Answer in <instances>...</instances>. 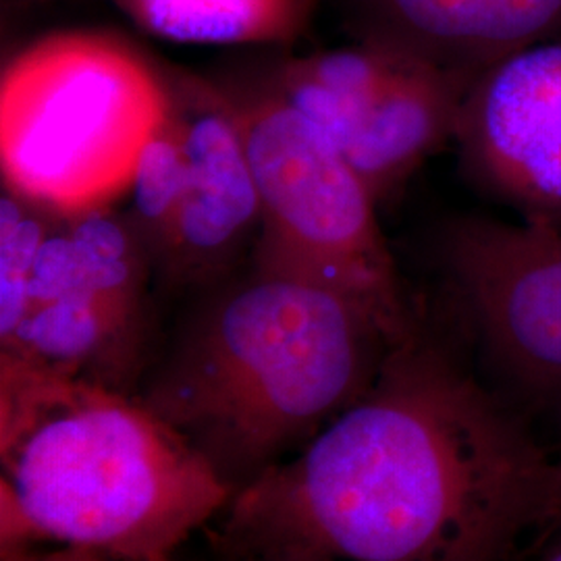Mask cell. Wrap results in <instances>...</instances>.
<instances>
[{
  "instance_id": "cell-1",
  "label": "cell",
  "mask_w": 561,
  "mask_h": 561,
  "mask_svg": "<svg viewBox=\"0 0 561 561\" xmlns=\"http://www.w3.org/2000/svg\"><path fill=\"white\" fill-rule=\"evenodd\" d=\"M553 461L421 327L366 393L236 491L231 561H503L547 526Z\"/></svg>"
},
{
  "instance_id": "cell-2",
  "label": "cell",
  "mask_w": 561,
  "mask_h": 561,
  "mask_svg": "<svg viewBox=\"0 0 561 561\" xmlns=\"http://www.w3.org/2000/svg\"><path fill=\"white\" fill-rule=\"evenodd\" d=\"M233 495L140 396L0 356V553L175 561Z\"/></svg>"
},
{
  "instance_id": "cell-3",
  "label": "cell",
  "mask_w": 561,
  "mask_h": 561,
  "mask_svg": "<svg viewBox=\"0 0 561 561\" xmlns=\"http://www.w3.org/2000/svg\"><path fill=\"white\" fill-rule=\"evenodd\" d=\"M210 289L140 398L233 491L364 396L414 333L335 289L254 264Z\"/></svg>"
},
{
  "instance_id": "cell-4",
  "label": "cell",
  "mask_w": 561,
  "mask_h": 561,
  "mask_svg": "<svg viewBox=\"0 0 561 561\" xmlns=\"http://www.w3.org/2000/svg\"><path fill=\"white\" fill-rule=\"evenodd\" d=\"M171 108L169 76L119 36L65 30L7 60L4 190L55 217L117 208Z\"/></svg>"
},
{
  "instance_id": "cell-5",
  "label": "cell",
  "mask_w": 561,
  "mask_h": 561,
  "mask_svg": "<svg viewBox=\"0 0 561 561\" xmlns=\"http://www.w3.org/2000/svg\"><path fill=\"white\" fill-rule=\"evenodd\" d=\"M221 85L261 194L254 266L362 301L403 335L416 331L379 227V204L340 150L264 76Z\"/></svg>"
},
{
  "instance_id": "cell-6",
  "label": "cell",
  "mask_w": 561,
  "mask_h": 561,
  "mask_svg": "<svg viewBox=\"0 0 561 561\" xmlns=\"http://www.w3.org/2000/svg\"><path fill=\"white\" fill-rule=\"evenodd\" d=\"M154 266L117 208L57 217L0 356L131 393L150 343Z\"/></svg>"
},
{
  "instance_id": "cell-7",
  "label": "cell",
  "mask_w": 561,
  "mask_h": 561,
  "mask_svg": "<svg viewBox=\"0 0 561 561\" xmlns=\"http://www.w3.org/2000/svg\"><path fill=\"white\" fill-rule=\"evenodd\" d=\"M264 80L321 129L381 204L456 140L477 78L360 41L283 60Z\"/></svg>"
},
{
  "instance_id": "cell-8",
  "label": "cell",
  "mask_w": 561,
  "mask_h": 561,
  "mask_svg": "<svg viewBox=\"0 0 561 561\" xmlns=\"http://www.w3.org/2000/svg\"><path fill=\"white\" fill-rule=\"evenodd\" d=\"M437 259L489 358L526 391L561 400V229L458 217Z\"/></svg>"
},
{
  "instance_id": "cell-9",
  "label": "cell",
  "mask_w": 561,
  "mask_h": 561,
  "mask_svg": "<svg viewBox=\"0 0 561 561\" xmlns=\"http://www.w3.org/2000/svg\"><path fill=\"white\" fill-rule=\"evenodd\" d=\"M181 125L183 167L167 250L157 275L167 285L215 287L229 279L261 236L259 185L238 115L221 83L167 71Z\"/></svg>"
},
{
  "instance_id": "cell-10",
  "label": "cell",
  "mask_w": 561,
  "mask_h": 561,
  "mask_svg": "<svg viewBox=\"0 0 561 561\" xmlns=\"http://www.w3.org/2000/svg\"><path fill=\"white\" fill-rule=\"evenodd\" d=\"M454 141L484 192L522 221L561 229V36L482 71Z\"/></svg>"
},
{
  "instance_id": "cell-11",
  "label": "cell",
  "mask_w": 561,
  "mask_h": 561,
  "mask_svg": "<svg viewBox=\"0 0 561 561\" xmlns=\"http://www.w3.org/2000/svg\"><path fill=\"white\" fill-rule=\"evenodd\" d=\"M362 41L479 78L491 65L561 36V0H347Z\"/></svg>"
},
{
  "instance_id": "cell-12",
  "label": "cell",
  "mask_w": 561,
  "mask_h": 561,
  "mask_svg": "<svg viewBox=\"0 0 561 561\" xmlns=\"http://www.w3.org/2000/svg\"><path fill=\"white\" fill-rule=\"evenodd\" d=\"M140 30L180 44H291L317 0H104Z\"/></svg>"
},
{
  "instance_id": "cell-13",
  "label": "cell",
  "mask_w": 561,
  "mask_h": 561,
  "mask_svg": "<svg viewBox=\"0 0 561 561\" xmlns=\"http://www.w3.org/2000/svg\"><path fill=\"white\" fill-rule=\"evenodd\" d=\"M55 215L4 190L0 201V333L20 317L27 283Z\"/></svg>"
},
{
  "instance_id": "cell-14",
  "label": "cell",
  "mask_w": 561,
  "mask_h": 561,
  "mask_svg": "<svg viewBox=\"0 0 561 561\" xmlns=\"http://www.w3.org/2000/svg\"><path fill=\"white\" fill-rule=\"evenodd\" d=\"M2 561H111L96 551L76 547H32L0 553Z\"/></svg>"
},
{
  "instance_id": "cell-15",
  "label": "cell",
  "mask_w": 561,
  "mask_h": 561,
  "mask_svg": "<svg viewBox=\"0 0 561 561\" xmlns=\"http://www.w3.org/2000/svg\"><path fill=\"white\" fill-rule=\"evenodd\" d=\"M547 526L551 528V535L542 551L541 561H561V516Z\"/></svg>"
},
{
  "instance_id": "cell-16",
  "label": "cell",
  "mask_w": 561,
  "mask_h": 561,
  "mask_svg": "<svg viewBox=\"0 0 561 561\" xmlns=\"http://www.w3.org/2000/svg\"><path fill=\"white\" fill-rule=\"evenodd\" d=\"M561 516V458L553 461V495H551V512H549V522L556 520Z\"/></svg>"
},
{
  "instance_id": "cell-17",
  "label": "cell",
  "mask_w": 561,
  "mask_h": 561,
  "mask_svg": "<svg viewBox=\"0 0 561 561\" xmlns=\"http://www.w3.org/2000/svg\"><path fill=\"white\" fill-rule=\"evenodd\" d=\"M25 2H27V0H25Z\"/></svg>"
}]
</instances>
